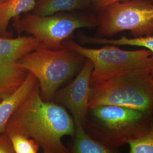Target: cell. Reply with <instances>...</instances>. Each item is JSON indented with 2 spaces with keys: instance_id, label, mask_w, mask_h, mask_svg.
<instances>
[{
  "instance_id": "1",
  "label": "cell",
  "mask_w": 153,
  "mask_h": 153,
  "mask_svg": "<svg viewBox=\"0 0 153 153\" xmlns=\"http://www.w3.org/2000/svg\"><path fill=\"white\" fill-rule=\"evenodd\" d=\"M74 131L73 117L60 104L43 99L38 82L12 115L5 130L33 138L44 153H70L62 138L73 137Z\"/></svg>"
},
{
  "instance_id": "2",
  "label": "cell",
  "mask_w": 153,
  "mask_h": 153,
  "mask_svg": "<svg viewBox=\"0 0 153 153\" xmlns=\"http://www.w3.org/2000/svg\"><path fill=\"white\" fill-rule=\"evenodd\" d=\"M91 119L84 127L94 138L107 146L118 148L143 136L148 131L153 113L117 105L89 108Z\"/></svg>"
},
{
  "instance_id": "3",
  "label": "cell",
  "mask_w": 153,
  "mask_h": 153,
  "mask_svg": "<svg viewBox=\"0 0 153 153\" xmlns=\"http://www.w3.org/2000/svg\"><path fill=\"white\" fill-rule=\"evenodd\" d=\"M86 59L63 48L55 49L40 46L23 55L19 65L36 77L42 98L51 101L61 86L81 69Z\"/></svg>"
},
{
  "instance_id": "4",
  "label": "cell",
  "mask_w": 153,
  "mask_h": 153,
  "mask_svg": "<svg viewBox=\"0 0 153 153\" xmlns=\"http://www.w3.org/2000/svg\"><path fill=\"white\" fill-rule=\"evenodd\" d=\"M62 45L64 48L71 50L91 61L93 70L91 85L127 73L152 71L153 68V53L146 48L128 51L112 44H104L101 48H91L70 39L64 41Z\"/></svg>"
},
{
  "instance_id": "5",
  "label": "cell",
  "mask_w": 153,
  "mask_h": 153,
  "mask_svg": "<svg viewBox=\"0 0 153 153\" xmlns=\"http://www.w3.org/2000/svg\"><path fill=\"white\" fill-rule=\"evenodd\" d=\"M117 105L153 113L151 71L127 73L91 85L89 108Z\"/></svg>"
},
{
  "instance_id": "6",
  "label": "cell",
  "mask_w": 153,
  "mask_h": 153,
  "mask_svg": "<svg viewBox=\"0 0 153 153\" xmlns=\"http://www.w3.org/2000/svg\"><path fill=\"white\" fill-rule=\"evenodd\" d=\"M97 15L89 11L62 12L47 16L33 13L14 19L13 26L19 33H26L38 40L42 46L62 49V43L76 30L97 27Z\"/></svg>"
},
{
  "instance_id": "7",
  "label": "cell",
  "mask_w": 153,
  "mask_h": 153,
  "mask_svg": "<svg viewBox=\"0 0 153 153\" xmlns=\"http://www.w3.org/2000/svg\"><path fill=\"white\" fill-rule=\"evenodd\" d=\"M98 13V37L109 38L125 31H130L135 38L153 35L152 1H116Z\"/></svg>"
},
{
  "instance_id": "8",
  "label": "cell",
  "mask_w": 153,
  "mask_h": 153,
  "mask_svg": "<svg viewBox=\"0 0 153 153\" xmlns=\"http://www.w3.org/2000/svg\"><path fill=\"white\" fill-rule=\"evenodd\" d=\"M41 44L33 36L10 38L0 36V100L9 96L21 86L28 71L18 60Z\"/></svg>"
},
{
  "instance_id": "9",
  "label": "cell",
  "mask_w": 153,
  "mask_h": 153,
  "mask_svg": "<svg viewBox=\"0 0 153 153\" xmlns=\"http://www.w3.org/2000/svg\"><path fill=\"white\" fill-rule=\"evenodd\" d=\"M93 70L91 61L86 59L76 77L65 88L59 89L54 99L69 109L74 121L85 126L89 109L90 79Z\"/></svg>"
},
{
  "instance_id": "10",
  "label": "cell",
  "mask_w": 153,
  "mask_h": 153,
  "mask_svg": "<svg viewBox=\"0 0 153 153\" xmlns=\"http://www.w3.org/2000/svg\"><path fill=\"white\" fill-rule=\"evenodd\" d=\"M38 82L30 72L20 87L9 96L0 100V134L5 132L6 127L11 116L32 91Z\"/></svg>"
},
{
  "instance_id": "11",
  "label": "cell",
  "mask_w": 153,
  "mask_h": 153,
  "mask_svg": "<svg viewBox=\"0 0 153 153\" xmlns=\"http://www.w3.org/2000/svg\"><path fill=\"white\" fill-rule=\"evenodd\" d=\"M91 10H94L91 0H36L31 13L47 16L62 12Z\"/></svg>"
},
{
  "instance_id": "12",
  "label": "cell",
  "mask_w": 153,
  "mask_h": 153,
  "mask_svg": "<svg viewBox=\"0 0 153 153\" xmlns=\"http://www.w3.org/2000/svg\"><path fill=\"white\" fill-rule=\"evenodd\" d=\"M75 131L74 141L71 152L74 153H119L117 148L106 145L91 136L86 131L81 123L74 121Z\"/></svg>"
},
{
  "instance_id": "13",
  "label": "cell",
  "mask_w": 153,
  "mask_h": 153,
  "mask_svg": "<svg viewBox=\"0 0 153 153\" xmlns=\"http://www.w3.org/2000/svg\"><path fill=\"white\" fill-rule=\"evenodd\" d=\"M78 39L82 44H112L117 46L131 45L141 47L149 49L153 53V35L142 38H127L122 36L119 39L90 36L82 33H78ZM153 78V67L151 71Z\"/></svg>"
},
{
  "instance_id": "14",
  "label": "cell",
  "mask_w": 153,
  "mask_h": 153,
  "mask_svg": "<svg viewBox=\"0 0 153 153\" xmlns=\"http://www.w3.org/2000/svg\"><path fill=\"white\" fill-rule=\"evenodd\" d=\"M36 0H8L0 4V33L5 34L9 22L21 14L31 13Z\"/></svg>"
},
{
  "instance_id": "15",
  "label": "cell",
  "mask_w": 153,
  "mask_h": 153,
  "mask_svg": "<svg viewBox=\"0 0 153 153\" xmlns=\"http://www.w3.org/2000/svg\"><path fill=\"white\" fill-rule=\"evenodd\" d=\"M7 133L10 138L15 153L38 152L40 145L33 138L17 133Z\"/></svg>"
},
{
  "instance_id": "16",
  "label": "cell",
  "mask_w": 153,
  "mask_h": 153,
  "mask_svg": "<svg viewBox=\"0 0 153 153\" xmlns=\"http://www.w3.org/2000/svg\"><path fill=\"white\" fill-rule=\"evenodd\" d=\"M131 153H153V117L148 131L141 137L128 143Z\"/></svg>"
},
{
  "instance_id": "17",
  "label": "cell",
  "mask_w": 153,
  "mask_h": 153,
  "mask_svg": "<svg viewBox=\"0 0 153 153\" xmlns=\"http://www.w3.org/2000/svg\"><path fill=\"white\" fill-rule=\"evenodd\" d=\"M0 153H15L10 138L6 131L0 134Z\"/></svg>"
},
{
  "instance_id": "18",
  "label": "cell",
  "mask_w": 153,
  "mask_h": 153,
  "mask_svg": "<svg viewBox=\"0 0 153 153\" xmlns=\"http://www.w3.org/2000/svg\"><path fill=\"white\" fill-rule=\"evenodd\" d=\"M93 4V9L95 11H100L105 6L108 5L110 4L115 2L116 1H120L124 0H91ZM153 2V0H149Z\"/></svg>"
},
{
  "instance_id": "19",
  "label": "cell",
  "mask_w": 153,
  "mask_h": 153,
  "mask_svg": "<svg viewBox=\"0 0 153 153\" xmlns=\"http://www.w3.org/2000/svg\"><path fill=\"white\" fill-rule=\"evenodd\" d=\"M7 1H8V0H0V4H2L4 2H5Z\"/></svg>"
}]
</instances>
